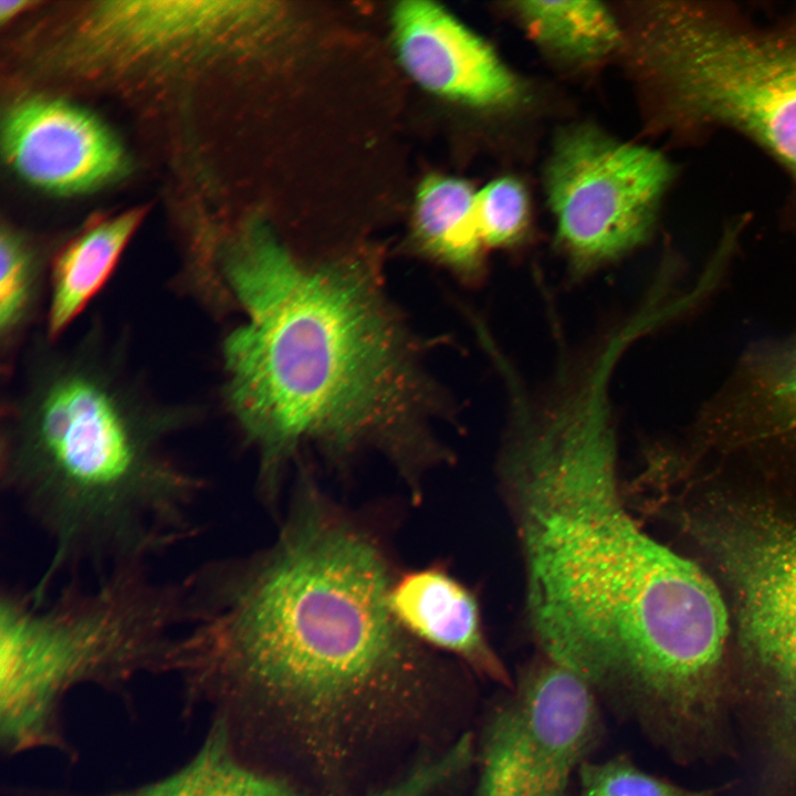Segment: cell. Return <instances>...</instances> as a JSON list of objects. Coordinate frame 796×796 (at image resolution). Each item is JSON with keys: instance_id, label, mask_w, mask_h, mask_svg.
<instances>
[{"instance_id": "6da1fadb", "label": "cell", "mask_w": 796, "mask_h": 796, "mask_svg": "<svg viewBox=\"0 0 796 796\" xmlns=\"http://www.w3.org/2000/svg\"><path fill=\"white\" fill-rule=\"evenodd\" d=\"M611 407L519 419L500 473L543 656L645 722L691 726L723 705L727 616L713 582L641 530L621 494Z\"/></svg>"}, {"instance_id": "7a4b0ae2", "label": "cell", "mask_w": 796, "mask_h": 796, "mask_svg": "<svg viewBox=\"0 0 796 796\" xmlns=\"http://www.w3.org/2000/svg\"><path fill=\"white\" fill-rule=\"evenodd\" d=\"M396 576L380 538L304 481L272 546L184 578L168 672L228 714L276 713L311 752L336 753L432 678L428 647L390 610Z\"/></svg>"}, {"instance_id": "3957f363", "label": "cell", "mask_w": 796, "mask_h": 796, "mask_svg": "<svg viewBox=\"0 0 796 796\" xmlns=\"http://www.w3.org/2000/svg\"><path fill=\"white\" fill-rule=\"evenodd\" d=\"M216 279L248 318L223 344L226 391L259 451L266 498L306 442L336 454L375 444L408 480L436 460L425 425L432 389L370 265H301L254 223L224 252Z\"/></svg>"}, {"instance_id": "277c9868", "label": "cell", "mask_w": 796, "mask_h": 796, "mask_svg": "<svg viewBox=\"0 0 796 796\" xmlns=\"http://www.w3.org/2000/svg\"><path fill=\"white\" fill-rule=\"evenodd\" d=\"M87 354L41 368L2 440V485L51 546L39 597L64 574L147 565L200 532L205 480L166 448L180 417Z\"/></svg>"}, {"instance_id": "5b68a950", "label": "cell", "mask_w": 796, "mask_h": 796, "mask_svg": "<svg viewBox=\"0 0 796 796\" xmlns=\"http://www.w3.org/2000/svg\"><path fill=\"white\" fill-rule=\"evenodd\" d=\"M187 616L184 579L159 580L147 565L96 576L33 599L0 597V736L10 754L62 746L59 709L83 683L122 685L142 672H167Z\"/></svg>"}, {"instance_id": "8992f818", "label": "cell", "mask_w": 796, "mask_h": 796, "mask_svg": "<svg viewBox=\"0 0 796 796\" xmlns=\"http://www.w3.org/2000/svg\"><path fill=\"white\" fill-rule=\"evenodd\" d=\"M635 48L664 124L742 134L785 169L796 201V6L768 20L720 3L653 2Z\"/></svg>"}, {"instance_id": "52a82bcc", "label": "cell", "mask_w": 796, "mask_h": 796, "mask_svg": "<svg viewBox=\"0 0 796 796\" xmlns=\"http://www.w3.org/2000/svg\"><path fill=\"white\" fill-rule=\"evenodd\" d=\"M680 515L733 594L758 737L796 758V517L720 495Z\"/></svg>"}, {"instance_id": "ba28073f", "label": "cell", "mask_w": 796, "mask_h": 796, "mask_svg": "<svg viewBox=\"0 0 796 796\" xmlns=\"http://www.w3.org/2000/svg\"><path fill=\"white\" fill-rule=\"evenodd\" d=\"M671 179L670 163L652 148L588 127L563 133L545 187L573 273L585 275L642 244Z\"/></svg>"}, {"instance_id": "9c48e42d", "label": "cell", "mask_w": 796, "mask_h": 796, "mask_svg": "<svg viewBox=\"0 0 796 796\" xmlns=\"http://www.w3.org/2000/svg\"><path fill=\"white\" fill-rule=\"evenodd\" d=\"M600 732L594 690L543 656L488 721L476 796H566Z\"/></svg>"}, {"instance_id": "30bf717a", "label": "cell", "mask_w": 796, "mask_h": 796, "mask_svg": "<svg viewBox=\"0 0 796 796\" xmlns=\"http://www.w3.org/2000/svg\"><path fill=\"white\" fill-rule=\"evenodd\" d=\"M392 30L400 63L427 91L486 109L520 100V81L492 46L439 4L399 2Z\"/></svg>"}, {"instance_id": "8fae6325", "label": "cell", "mask_w": 796, "mask_h": 796, "mask_svg": "<svg viewBox=\"0 0 796 796\" xmlns=\"http://www.w3.org/2000/svg\"><path fill=\"white\" fill-rule=\"evenodd\" d=\"M693 432L698 442L727 449H796V331L745 352L700 408Z\"/></svg>"}, {"instance_id": "7c38bea8", "label": "cell", "mask_w": 796, "mask_h": 796, "mask_svg": "<svg viewBox=\"0 0 796 796\" xmlns=\"http://www.w3.org/2000/svg\"><path fill=\"white\" fill-rule=\"evenodd\" d=\"M3 146L21 177L54 191L97 185L113 176L122 160L103 125L55 101H29L15 107L4 126Z\"/></svg>"}, {"instance_id": "4fadbf2b", "label": "cell", "mask_w": 796, "mask_h": 796, "mask_svg": "<svg viewBox=\"0 0 796 796\" xmlns=\"http://www.w3.org/2000/svg\"><path fill=\"white\" fill-rule=\"evenodd\" d=\"M388 604L399 625L423 646L457 656L478 673L512 685L486 638L475 594L442 566L398 573Z\"/></svg>"}, {"instance_id": "5bb4252c", "label": "cell", "mask_w": 796, "mask_h": 796, "mask_svg": "<svg viewBox=\"0 0 796 796\" xmlns=\"http://www.w3.org/2000/svg\"><path fill=\"white\" fill-rule=\"evenodd\" d=\"M245 1L101 2L90 20L97 43L133 53L213 44L269 9Z\"/></svg>"}, {"instance_id": "9a60e30c", "label": "cell", "mask_w": 796, "mask_h": 796, "mask_svg": "<svg viewBox=\"0 0 796 796\" xmlns=\"http://www.w3.org/2000/svg\"><path fill=\"white\" fill-rule=\"evenodd\" d=\"M145 210L132 209L91 223L56 255L51 273L48 336L56 338L114 271Z\"/></svg>"}, {"instance_id": "2e32d148", "label": "cell", "mask_w": 796, "mask_h": 796, "mask_svg": "<svg viewBox=\"0 0 796 796\" xmlns=\"http://www.w3.org/2000/svg\"><path fill=\"white\" fill-rule=\"evenodd\" d=\"M473 188L464 180L428 176L415 202V232L421 247L469 282L484 275L482 239Z\"/></svg>"}, {"instance_id": "e0dca14e", "label": "cell", "mask_w": 796, "mask_h": 796, "mask_svg": "<svg viewBox=\"0 0 796 796\" xmlns=\"http://www.w3.org/2000/svg\"><path fill=\"white\" fill-rule=\"evenodd\" d=\"M98 796H310L248 766L217 722L200 750L182 767L150 784ZM371 796H394L380 792Z\"/></svg>"}, {"instance_id": "ac0fdd59", "label": "cell", "mask_w": 796, "mask_h": 796, "mask_svg": "<svg viewBox=\"0 0 796 796\" xmlns=\"http://www.w3.org/2000/svg\"><path fill=\"white\" fill-rule=\"evenodd\" d=\"M512 8L534 41L567 60L598 61L622 42L617 19L598 1L531 0L513 2Z\"/></svg>"}, {"instance_id": "d6986e66", "label": "cell", "mask_w": 796, "mask_h": 796, "mask_svg": "<svg viewBox=\"0 0 796 796\" xmlns=\"http://www.w3.org/2000/svg\"><path fill=\"white\" fill-rule=\"evenodd\" d=\"M35 256L14 231L0 238V331L10 338L22 326L33 303L38 282Z\"/></svg>"}, {"instance_id": "ffe728a7", "label": "cell", "mask_w": 796, "mask_h": 796, "mask_svg": "<svg viewBox=\"0 0 796 796\" xmlns=\"http://www.w3.org/2000/svg\"><path fill=\"white\" fill-rule=\"evenodd\" d=\"M478 223L485 247L506 248L519 242L528 223V199L523 185L501 177L475 197Z\"/></svg>"}, {"instance_id": "44dd1931", "label": "cell", "mask_w": 796, "mask_h": 796, "mask_svg": "<svg viewBox=\"0 0 796 796\" xmlns=\"http://www.w3.org/2000/svg\"><path fill=\"white\" fill-rule=\"evenodd\" d=\"M580 796H718L653 776L626 758L586 761L578 769Z\"/></svg>"}, {"instance_id": "7402d4cb", "label": "cell", "mask_w": 796, "mask_h": 796, "mask_svg": "<svg viewBox=\"0 0 796 796\" xmlns=\"http://www.w3.org/2000/svg\"><path fill=\"white\" fill-rule=\"evenodd\" d=\"M31 1H24V0H1L0 1V18L1 20H7L13 18L15 14H18L20 11L24 10L28 6H30Z\"/></svg>"}]
</instances>
